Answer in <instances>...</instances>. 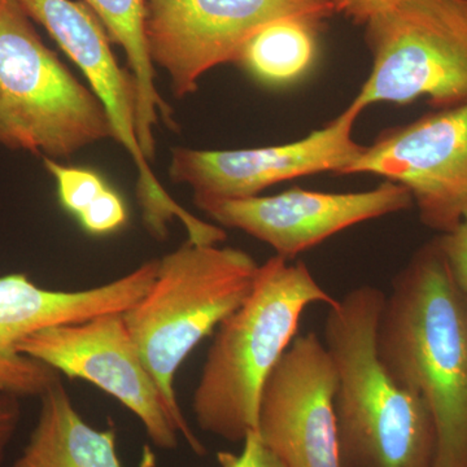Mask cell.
<instances>
[{
	"mask_svg": "<svg viewBox=\"0 0 467 467\" xmlns=\"http://www.w3.org/2000/svg\"><path fill=\"white\" fill-rule=\"evenodd\" d=\"M259 264L247 252L187 241L159 259L149 291L122 317L155 380L178 434L199 456L205 448L187 423L174 380L184 359L251 294Z\"/></svg>",
	"mask_w": 467,
	"mask_h": 467,
	"instance_id": "obj_4",
	"label": "cell"
},
{
	"mask_svg": "<svg viewBox=\"0 0 467 467\" xmlns=\"http://www.w3.org/2000/svg\"><path fill=\"white\" fill-rule=\"evenodd\" d=\"M39 400L41 409L29 441L11 467H122L115 429L88 425L61 380Z\"/></svg>",
	"mask_w": 467,
	"mask_h": 467,
	"instance_id": "obj_15",
	"label": "cell"
},
{
	"mask_svg": "<svg viewBox=\"0 0 467 467\" xmlns=\"http://www.w3.org/2000/svg\"><path fill=\"white\" fill-rule=\"evenodd\" d=\"M42 161L57 183L60 204L77 220L84 216L110 187L99 173L91 169L67 167L57 160L48 158H43Z\"/></svg>",
	"mask_w": 467,
	"mask_h": 467,
	"instance_id": "obj_18",
	"label": "cell"
},
{
	"mask_svg": "<svg viewBox=\"0 0 467 467\" xmlns=\"http://www.w3.org/2000/svg\"><path fill=\"white\" fill-rule=\"evenodd\" d=\"M386 294L359 285L328 306L325 346L337 368L340 467H435L436 430L426 402L396 382L377 352Z\"/></svg>",
	"mask_w": 467,
	"mask_h": 467,
	"instance_id": "obj_2",
	"label": "cell"
},
{
	"mask_svg": "<svg viewBox=\"0 0 467 467\" xmlns=\"http://www.w3.org/2000/svg\"><path fill=\"white\" fill-rule=\"evenodd\" d=\"M378 358L431 411L435 467H467V294L438 242L393 278L377 331Z\"/></svg>",
	"mask_w": 467,
	"mask_h": 467,
	"instance_id": "obj_1",
	"label": "cell"
},
{
	"mask_svg": "<svg viewBox=\"0 0 467 467\" xmlns=\"http://www.w3.org/2000/svg\"><path fill=\"white\" fill-rule=\"evenodd\" d=\"M337 300L303 261L275 254L260 265L251 294L209 347L192 396L199 429L230 442L256 431L264 384L297 337L304 310Z\"/></svg>",
	"mask_w": 467,
	"mask_h": 467,
	"instance_id": "obj_3",
	"label": "cell"
},
{
	"mask_svg": "<svg viewBox=\"0 0 467 467\" xmlns=\"http://www.w3.org/2000/svg\"><path fill=\"white\" fill-rule=\"evenodd\" d=\"M99 18L110 41L125 51L135 88V126L138 142L147 161L156 153L153 129L160 119L175 128L171 107L156 88L155 67L144 38V0H82Z\"/></svg>",
	"mask_w": 467,
	"mask_h": 467,
	"instance_id": "obj_16",
	"label": "cell"
},
{
	"mask_svg": "<svg viewBox=\"0 0 467 467\" xmlns=\"http://www.w3.org/2000/svg\"><path fill=\"white\" fill-rule=\"evenodd\" d=\"M21 420L20 399L0 392V463Z\"/></svg>",
	"mask_w": 467,
	"mask_h": 467,
	"instance_id": "obj_23",
	"label": "cell"
},
{
	"mask_svg": "<svg viewBox=\"0 0 467 467\" xmlns=\"http://www.w3.org/2000/svg\"><path fill=\"white\" fill-rule=\"evenodd\" d=\"M220 467H287L284 461L261 441L256 431H251L243 441L242 453L218 451Z\"/></svg>",
	"mask_w": 467,
	"mask_h": 467,
	"instance_id": "obj_20",
	"label": "cell"
},
{
	"mask_svg": "<svg viewBox=\"0 0 467 467\" xmlns=\"http://www.w3.org/2000/svg\"><path fill=\"white\" fill-rule=\"evenodd\" d=\"M321 26L322 20L306 16L272 21L243 45L235 64L272 88L300 81L317 60Z\"/></svg>",
	"mask_w": 467,
	"mask_h": 467,
	"instance_id": "obj_17",
	"label": "cell"
},
{
	"mask_svg": "<svg viewBox=\"0 0 467 467\" xmlns=\"http://www.w3.org/2000/svg\"><path fill=\"white\" fill-rule=\"evenodd\" d=\"M355 101L333 121L296 142L247 150H171L169 178L187 184L195 205L252 198L276 183L319 173L343 174L365 146L353 138L362 112Z\"/></svg>",
	"mask_w": 467,
	"mask_h": 467,
	"instance_id": "obj_9",
	"label": "cell"
},
{
	"mask_svg": "<svg viewBox=\"0 0 467 467\" xmlns=\"http://www.w3.org/2000/svg\"><path fill=\"white\" fill-rule=\"evenodd\" d=\"M337 368L325 343L297 335L261 391V441L287 467H340L335 393Z\"/></svg>",
	"mask_w": 467,
	"mask_h": 467,
	"instance_id": "obj_11",
	"label": "cell"
},
{
	"mask_svg": "<svg viewBox=\"0 0 467 467\" xmlns=\"http://www.w3.org/2000/svg\"><path fill=\"white\" fill-rule=\"evenodd\" d=\"M436 242L454 282L467 294V220L461 221L451 232L442 234Z\"/></svg>",
	"mask_w": 467,
	"mask_h": 467,
	"instance_id": "obj_21",
	"label": "cell"
},
{
	"mask_svg": "<svg viewBox=\"0 0 467 467\" xmlns=\"http://www.w3.org/2000/svg\"><path fill=\"white\" fill-rule=\"evenodd\" d=\"M370 75L353 99L436 109L467 101V0H404L365 26Z\"/></svg>",
	"mask_w": 467,
	"mask_h": 467,
	"instance_id": "obj_6",
	"label": "cell"
},
{
	"mask_svg": "<svg viewBox=\"0 0 467 467\" xmlns=\"http://www.w3.org/2000/svg\"><path fill=\"white\" fill-rule=\"evenodd\" d=\"M324 0H144V38L150 63L165 70L178 99L199 90L202 77L235 63L243 45L278 18L326 20Z\"/></svg>",
	"mask_w": 467,
	"mask_h": 467,
	"instance_id": "obj_7",
	"label": "cell"
},
{
	"mask_svg": "<svg viewBox=\"0 0 467 467\" xmlns=\"http://www.w3.org/2000/svg\"><path fill=\"white\" fill-rule=\"evenodd\" d=\"M115 140L106 107L58 58L17 0H0V150L67 160Z\"/></svg>",
	"mask_w": 467,
	"mask_h": 467,
	"instance_id": "obj_5",
	"label": "cell"
},
{
	"mask_svg": "<svg viewBox=\"0 0 467 467\" xmlns=\"http://www.w3.org/2000/svg\"><path fill=\"white\" fill-rule=\"evenodd\" d=\"M410 192L386 182L361 192L295 189L272 196L216 201L196 205L218 225L242 230L266 243L276 256L291 260L349 227L407 211Z\"/></svg>",
	"mask_w": 467,
	"mask_h": 467,
	"instance_id": "obj_12",
	"label": "cell"
},
{
	"mask_svg": "<svg viewBox=\"0 0 467 467\" xmlns=\"http://www.w3.org/2000/svg\"><path fill=\"white\" fill-rule=\"evenodd\" d=\"M349 174L404 186L423 225L451 232L467 207V101L384 131L347 168Z\"/></svg>",
	"mask_w": 467,
	"mask_h": 467,
	"instance_id": "obj_8",
	"label": "cell"
},
{
	"mask_svg": "<svg viewBox=\"0 0 467 467\" xmlns=\"http://www.w3.org/2000/svg\"><path fill=\"white\" fill-rule=\"evenodd\" d=\"M335 14H342L358 26H367L371 18L389 11L404 0H324Z\"/></svg>",
	"mask_w": 467,
	"mask_h": 467,
	"instance_id": "obj_22",
	"label": "cell"
},
{
	"mask_svg": "<svg viewBox=\"0 0 467 467\" xmlns=\"http://www.w3.org/2000/svg\"><path fill=\"white\" fill-rule=\"evenodd\" d=\"M17 350L58 374L99 387L137 416L156 447H178L173 418L138 355L122 313L34 331Z\"/></svg>",
	"mask_w": 467,
	"mask_h": 467,
	"instance_id": "obj_10",
	"label": "cell"
},
{
	"mask_svg": "<svg viewBox=\"0 0 467 467\" xmlns=\"http://www.w3.org/2000/svg\"><path fill=\"white\" fill-rule=\"evenodd\" d=\"M463 220H467V207L465 209V214H463Z\"/></svg>",
	"mask_w": 467,
	"mask_h": 467,
	"instance_id": "obj_24",
	"label": "cell"
},
{
	"mask_svg": "<svg viewBox=\"0 0 467 467\" xmlns=\"http://www.w3.org/2000/svg\"><path fill=\"white\" fill-rule=\"evenodd\" d=\"M27 16L39 24L61 51L81 70L88 88L109 112L115 140L130 155L137 168V193L153 196L162 190L144 158L135 126L133 77L119 66L112 41L99 18L84 2L17 0Z\"/></svg>",
	"mask_w": 467,
	"mask_h": 467,
	"instance_id": "obj_14",
	"label": "cell"
},
{
	"mask_svg": "<svg viewBox=\"0 0 467 467\" xmlns=\"http://www.w3.org/2000/svg\"><path fill=\"white\" fill-rule=\"evenodd\" d=\"M128 207L119 193L109 187L99 201L78 218L79 225L91 235H109L128 223Z\"/></svg>",
	"mask_w": 467,
	"mask_h": 467,
	"instance_id": "obj_19",
	"label": "cell"
},
{
	"mask_svg": "<svg viewBox=\"0 0 467 467\" xmlns=\"http://www.w3.org/2000/svg\"><path fill=\"white\" fill-rule=\"evenodd\" d=\"M140 291L130 275L78 291L47 290L24 273L0 276V392L20 400L39 399L61 380L55 368L18 352L17 344L27 335L125 312L140 299Z\"/></svg>",
	"mask_w": 467,
	"mask_h": 467,
	"instance_id": "obj_13",
	"label": "cell"
}]
</instances>
